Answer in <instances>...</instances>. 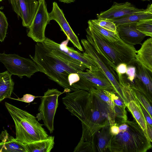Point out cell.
<instances>
[{"label": "cell", "instance_id": "obj_1", "mask_svg": "<svg viewBox=\"0 0 152 152\" xmlns=\"http://www.w3.org/2000/svg\"><path fill=\"white\" fill-rule=\"evenodd\" d=\"M67 109L81 121L82 137L79 142L94 143L97 132L107 125L116 124L114 112L110 107L91 92L81 90L69 98Z\"/></svg>", "mask_w": 152, "mask_h": 152}, {"label": "cell", "instance_id": "obj_2", "mask_svg": "<svg viewBox=\"0 0 152 152\" xmlns=\"http://www.w3.org/2000/svg\"><path fill=\"white\" fill-rule=\"evenodd\" d=\"M119 132L112 136L108 150L111 152H145L151 142L136 121L118 122Z\"/></svg>", "mask_w": 152, "mask_h": 152}, {"label": "cell", "instance_id": "obj_3", "mask_svg": "<svg viewBox=\"0 0 152 152\" xmlns=\"http://www.w3.org/2000/svg\"><path fill=\"white\" fill-rule=\"evenodd\" d=\"M5 106L14 122L15 139L23 144L47 138L48 135L36 117L26 110L5 102Z\"/></svg>", "mask_w": 152, "mask_h": 152}, {"label": "cell", "instance_id": "obj_4", "mask_svg": "<svg viewBox=\"0 0 152 152\" xmlns=\"http://www.w3.org/2000/svg\"><path fill=\"white\" fill-rule=\"evenodd\" d=\"M30 56L37 65L39 72L44 73L50 80L63 87L64 92H72L68 80L69 74L50 55L43 42H37L34 56Z\"/></svg>", "mask_w": 152, "mask_h": 152}, {"label": "cell", "instance_id": "obj_5", "mask_svg": "<svg viewBox=\"0 0 152 152\" xmlns=\"http://www.w3.org/2000/svg\"><path fill=\"white\" fill-rule=\"evenodd\" d=\"M86 31L116 66L121 63L130 65L135 59L137 50L134 46L125 43L120 38L116 41L108 40L101 36L88 26Z\"/></svg>", "mask_w": 152, "mask_h": 152}, {"label": "cell", "instance_id": "obj_6", "mask_svg": "<svg viewBox=\"0 0 152 152\" xmlns=\"http://www.w3.org/2000/svg\"><path fill=\"white\" fill-rule=\"evenodd\" d=\"M81 42L84 49V52L95 62L100 70L111 83L114 91L122 100L126 107L128 101L119 83L118 77L115 71L109 65L106 60L96 51L87 39H82Z\"/></svg>", "mask_w": 152, "mask_h": 152}, {"label": "cell", "instance_id": "obj_7", "mask_svg": "<svg viewBox=\"0 0 152 152\" xmlns=\"http://www.w3.org/2000/svg\"><path fill=\"white\" fill-rule=\"evenodd\" d=\"M0 61L11 75H17L20 78L23 76L30 78L34 73L39 72L37 65L32 60L15 53H0Z\"/></svg>", "mask_w": 152, "mask_h": 152}, {"label": "cell", "instance_id": "obj_8", "mask_svg": "<svg viewBox=\"0 0 152 152\" xmlns=\"http://www.w3.org/2000/svg\"><path fill=\"white\" fill-rule=\"evenodd\" d=\"M62 93L57 89H48L42 97L36 118L42 120L50 133L54 131V120L58 106V97Z\"/></svg>", "mask_w": 152, "mask_h": 152}, {"label": "cell", "instance_id": "obj_9", "mask_svg": "<svg viewBox=\"0 0 152 152\" xmlns=\"http://www.w3.org/2000/svg\"><path fill=\"white\" fill-rule=\"evenodd\" d=\"M39 2L37 10L28 28L27 35L37 42H42L46 37L45 36V30L50 21L45 0L39 1Z\"/></svg>", "mask_w": 152, "mask_h": 152}, {"label": "cell", "instance_id": "obj_10", "mask_svg": "<svg viewBox=\"0 0 152 152\" xmlns=\"http://www.w3.org/2000/svg\"><path fill=\"white\" fill-rule=\"evenodd\" d=\"M69 41L67 39L59 44L46 37L43 42L48 48L61 51L72 58L81 62L86 65L88 69L90 70L99 69L95 62L85 52L82 53L73 48L68 46L67 44Z\"/></svg>", "mask_w": 152, "mask_h": 152}, {"label": "cell", "instance_id": "obj_11", "mask_svg": "<svg viewBox=\"0 0 152 152\" xmlns=\"http://www.w3.org/2000/svg\"><path fill=\"white\" fill-rule=\"evenodd\" d=\"M12 8L20 18L23 26L29 28L36 14L39 2L37 0H9Z\"/></svg>", "mask_w": 152, "mask_h": 152}, {"label": "cell", "instance_id": "obj_12", "mask_svg": "<svg viewBox=\"0 0 152 152\" xmlns=\"http://www.w3.org/2000/svg\"><path fill=\"white\" fill-rule=\"evenodd\" d=\"M49 20H54L58 24L61 30L66 36L67 39L74 46L80 51L83 50L77 36L74 33L66 20L62 10L57 3L54 2L51 12L48 13Z\"/></svg>", "mask_w": 152, "mask_h": 152}, {"label": "cell", "instance_id": "obj_13", "mask_svg": "<svg viewBox=\"0 0 152 152\" xmlns=\"http://www.w3.org/2000/svg\"><path fill=\"white\" fill-rule=\"evenodd\" d=\"M144 10L139 9L128 1L120 3L114 2L110 9L101 12L97 15V18L112 20L130 14L141 12Z\"/></svg>", "mask_w": 152, "mask_h": 152}, {"label": "cell", "instance_id": "obj_14", "mask_svg": "<svg viewBox=\"0 0 152 152\" xmlns=\"http://www.w3.org/2000/svg\"><path fill=\"white\" fill-rule=\"evenodd\" d=\"M47 48L50 55L69 74L78 73L88 69L87 66L84 63L64 53Z\"/></svg>", "mask_w": 152, "mask_h": 152}, {"label": "cell", "instance_id": "obj_15", "mask_svg": "<svg viewBox=\"0 0 152 152\" xmlns=\"http://www.w3.org/2000/svg\"><path fill=\"white\" fill-rule=\"evenodd\" d=\"M137 22L116 26L119 38L125 43L132 46L141 44L146 36L137 29Z\"/></svg>", "mask_w": 152, "mask_h": 152}, {"label": "cell", "instance_id": "obj_16", "mask_svg": "<svg viewBox=\"0 0 152 152\" xmlns=\"http://www.w3.org/2000/svg\"><path fill=\"white\" fill-rule=\"evenodd\" d=\"M78 74L92 83L95 88L110 91H114L109 80L99 69L91 71L87 69H86V72H80Z\"/></svg>", "mask_w": 152, "mask_h": 152}, {"label": "cell", "instance_id": "obj_17", "mask_svg": "<svg viewBox=\"0 0 152 152\" xmlns=\"http://www.w3.org/2000/svg\"><path fill=\"white\" fill-rule=\"evenodd\" d=\"M0 139V152H26L24 144L16 140L6 130L1 133Z\"/></svg>", "mask_w": 152, "mask_h": 152}, {"label": "cell", "instance_id": "obj_18", "mask_svg": "<svg viewBox=\"0 0 152 152\" xmlns=\"http://www.w3.org/2000/svg\"><path fill=\"white\" fill-rule=\"evenodd\" d=\"M135 59L152 72V38H148L136 50Z\"/></svg>", "mask_w": 152, "mask_h": 152}, {"label": "cell", "instance_id": "obj_19", "mask_svg": "<svg viewBox=\"0 0 152 152\" xmlns=\"http://www.w3.org/2000/svg\"><path fill=\"white\" fill-rule=\"evenodd\" d=\"M130 64L135 66L136 77L141 81L147 93L151 96L152 93V72L135 59Z\"/></svg>", "mask_w": 152, "mask_h": 152}, {"label": "cell", "instance_id": "obj_20", "mask_svg": "<svg viewBox=\"0 0 152 152\" xmlns=\"http://www.w3.org/2000/svg\"><path fill=\"white\" fill-rule=\"evenodd\" d=\"M152 19V4H148L147 8L141 12L130 14L123 17L111 20L117 26L137 22L143 19Z\"/></svg>", "mask_w": 152, "mask_h": 152}, {"label": "cell", "instance_id": "obj_21", "mask_svg": "<svg viewBox=\"0 0 152 152\" xmlns=\"http://www.w3.org/2000/svg\"><path fill=\"white\" fill-rule=\"evenodd\" d=\"M54 137L48 136L46 138L25 144L26 152H50L54 145Z\"/></svg>", "mask_w": 152, "mask_h": 152}, {"label": "cell", "instance_id": "obj_22", "mask_svg": "<svg viewBox=\"0 0 152 152\" xmlns=\"http://www.w3.org/2000/svg\"><path fill=\"white\" fill-rule=\"evenodd\" d=\"M11 75L7 71L0 73V102L11 97L14 85Z\"/></svg>", "mask_w": 152, "mask_h": 152}, {"label": "cell", "instance_id": "obj_23", "mask_svg": "<svg viewBox=\"0 0 152 152\" xmlns=\"http://www.w3.org/2000/svg\"><path fill=\"white\" fill-rule=\"evenodd\" d=\"M110 126L107 125L103 127L96 134L97 138L96 148L98 152H106L109 149L112 137L110 132Z\"/></svg>", "mask_w": 152, "mask_h": 152}, {"label": "cell", "instance_id": "obj_24", "mask_svg": "<svg viewBox=\"0 0 152 152\" xmlns=\"http://www.w3.org/2000/svg\"><path fill=\"white\" fill-rule=\"evenodd\" d=\"M88 26L92 29L98 33L101 36L111 41H116L118 40L120 38L117 33L112 32L98 26L90 20L88 22Z\"/></svg>", "mask_w": 152, "mask_h": 152}, {"label": "cell", "instance_id": "obj_25", "mask_svg": "<svg viewBox=\"0 0 152 152\" xmlns=\"http://www.w3.org/2000/svg\"><path fill=\"white\" fill-rule=\"evenodd\" d=\"M137 29L146 36L152 37V19L140 20L136 24Z\"/></svg>", "mask_w": 152, "mask_h": 152}, {"label": "cell", "instance_id": "obj_26", "mask_svg": "<svg viewBox=\"0 0 152 152\" xmlns=\"http://www.w3.org/2000/svg\"><path fill=\"white\" fill-rule=\"evenodd\" d=\"M89 91L98 96L102 101L107 104L114 113V104L108 94V91L98 88H92Z\"/></svg>", "mask_w": 152, "mask_h": 152}, {"label": "cell", "instance_id": "obj_27", "mask_svg": "<svg viewBox=\"0 0 152 152\" xmlns=\"http://www.w3.org/2000/svg\"><path fill=\"white\" fill-rule=\"evenodd\" d=\"M131 88L133 94L139 102L145 108L152 117V106L149 100L146 96L140 91L134 88Z\"/></svg>", "mask_w": 152, "mask_h": 152}, {"label": "cell", "instance_id": "obj_28", "mask_svg": "<svg viewBox=\"0 0 152 152\" xmlns=\"http://www.w3.org/2000/svg\"><path fill=\"white\" fill-rule=\"evenodd\" d=\"M91 20L93 22L104 29L112 32H117L116 26L112 21L101 18Z\"/></svg>", "mask_w": 152, "mask_h": 152}, {"label": "cell", "instance_id": "obj_29", "mask_svg": "<svg viewBox=\"0 0 152 152\" xmlns=\"http://www.w3.org/2000/svg\"><path fill=\"white\" fill-rule=\"evenodd\" d=\"M7 19L4 13L0 10V42L4 40L8 27Z\"/></svg>", "mask_w": 152, "mask_h": 152}, {"label": "cell", "instance_id": "obj_30", "mask_svg": "<svg viewBox=\"0 0 152 152\" xmlns=\"http://www.w3.org/2000/svg\"><path fill=\"white\" fill-rule=\"evenodd\" d=\"M114 104L115 118L118 120V122H124L128 120L126 108L121 107Z\"/></svg>", "mask_w": 152, "mask_h": 152}, {"label": "cell", "instance_id": "obj_31", "mask_svg": "<svg viewBox=\"0 0 152 152\" xmlns=\"http://www.w3.org/2000/svg\"><path fill=\"white\" fill-rule=\"evenodd\" d=\"M108 93L113 103L121 107L126 108V105L122 100L113 91H108Z\"/></svg>", "mask_w": 152, "mask_h": 152}, {"label": "cell", "instance_id": "obj_32", "mask_svg": "<svg viewBox=\"0 0 152 152\" xmlns=\"http://www.w3.org/2000/svg\"><path fill=\"white\" fill-rule=\"evenodd\" d=\"M136 68L135 66L132 65H127L126 75L127 76V79L130 83L133 82L136 77Z\"/></svg>", "mask_w": 152, "mask_h": 152}, {"label": "cell", "instance_id": "obj_33", "mask_svg": "<svg viewBox=\"0 0 152 152\" xmlns=\"http://www.w3.org/2000/svg\"><path fill=\"white\" fill-rule=\"evenodd\" d=\"M39 97L36 96L29 94H26L24 95L23 97L21 98H18L17 99H14L10 97V98L26 103H30L32 102L35 98Z\"/></svg>", "mask_w": 152, "mask_h": 152}, {"label": "cell", "instance_id": "obj_34", "mask_svg": "<svg viewBox=\"0 0 152 152\" xmlns=\"http://www.w3.org/2000/svg\"><path fill=\"white\" fill-rule=\"evenodd\" d=\"M127 65L125 63H121L118 64L116 67L115 72L118 76L123 75L126 73Z\"/></svg>", "mask_w": 152, "mask_h": 152}, {"label": "cell", "instance_id": "obj_35", "mask_svg": "<svg viewBox=\"0 0 152 152\" xmlns=\"http://www.w3.org/2000/svg\"><path fill=\"white\" fill-rule=\"evenodd\" d=\"M139 103L147 123L152 126V117L151 116L145 108L140 103Z\"/></svg>", "mask_w": 152, "mask_h": 152}, {"label": "cell", "instance_id": "obj_36", "mask_svg": "<svg viewBox=\"0 0 152 152\" xmlns=\"http://www.w3.org/2000/svg\"><path fill=\"white\" fill-rule=\"evenodd\" d=\"M119 132V127L118 124L116 123L115 124L110 126V132L112 136L116 135Z\"/></svg>", "mask_w": 152, "mask_h": 152}, {"label": "cell", "instance_id": "obj_37", "mask_svg": "<svg viewBox=\"0 0 152 152\" xmlns=\"http://www.w3.org/2000/svg\"><path fill=\"white\" fill-rule=\"evenodd\" d=\"M147 133L148 137L150 140L152 142V126H151L147 123L146 126Z\"/></svg>", "mask_w": 152, "mask_h": 152}, {"label": "cell", "instance_id": "obj_38", "mask_svg": "<svg viewBox=\"0 0 152 152\" xmlns=\"http://www.w3.org/2000/svg\"><path fill=\"white\" fill-rule=\"evenodd\" d=\"M60 1L66 3H70L74 2L75 0H58Z\"/></svg>", "mask_w": 152, "mask_h": 152}, {"label": "cell", "instance_id": "obj_39", "mask_svg": "<svg viewBox=\"0 0 152 152\" xmlns=\"http://www.w3.org/2000/svg\"><path fill=\"white\" fill-rule=\"evenodd\" d=\"M143 1H150V0H141Z\"/></svg>", "mask_w": 152, "mask_h": 152}, {"label": "cell", "instance_id": "obj_40", "mask_svg": "<svg viewBox=\"0 0 152 152\" xmlns=\"http://www.w3.org/2000/svg\"><path fill=\"white\" fill-rule=\"evenodd\" d=\"M42 0H38V1H42Z\"/></svg>", "mask_w": 152, "mask_h": 152}, {"label": "cell", "instance_id": "obj_41", "mask_svg": "<svg viewBox=\"0 0 152 152\" xmlns=\"http://www.w3.org/2000/svg\"><path fill=\"white\" fill-rule=\"evenodd\" d=\"M3 0H0V2Z\"/></svg>", "mask_w": 152, "mask_h": 152}]
</instances>
